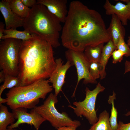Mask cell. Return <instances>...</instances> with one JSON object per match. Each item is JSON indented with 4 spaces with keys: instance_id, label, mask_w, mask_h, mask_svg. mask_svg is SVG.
Returning <instances> with one entry per match:
<instances>
[{
    "instance_id": "d6a6232c",
    "label": "cell",
    "mask_w": 130,
    "mask_h": 130,
    "mask_svg": "<svg viewBox=\"0 0 130 130\" xmlns=\"http://www.w3.org/2000/svg\"><path fill=\"white\" fill-rule=\"evenodd\" d=\"M127 42V44L129 46H130V36L128 37Z\"/></svg>"
},
{
    "instance_id": "e0dca14e",
    "label": "cell",
    "mask_w": 130,
    "mask_h": 130,
    "mask_svg": "<svg viewBox=\"0 0 130 130\" xmlns=\"http://www.w3.org/2000/svg\"><path fill=\"white\" fill-rule=\"evenodd\" d=\"M15 119L13 113L9 111L6 106L0 104V130H6L9 125L14 123Z\"/></svg>"
},
{
    "instance_id": "ba28073f",
    "label": "cell",
    "mask_w": 130,
    "mask_h": 130,
    "mask_svg": "<svg viewBox=\"0 0 130 130\" xmlns=\"http://www.w3.org/2000/svg\"><path fill=\"white\" fill-rule=\"evenodd\" d=\"M65 56L67 61L76 68L77 74V81L72 96H75V92L79 82L84 79L83 83L95 84L96 80L94 79L89 72L90 62L85 56L84 52L68 49L65 52Z\"/></svg>"
},
{
    "instance_id": "52a82bcc",
    "label": "cell",
    "mask_w": 130,
    "mask_h": 130,
    "mask_svg": "<svg viewBox=\"0 0 130 130\" xmlns=\"http://www.w3.org/2000/svg\"><path fill=\"white\" fill-rule=\"evenodd\" d=\"M105 88L99 82L96 87L91 90L87 87L85 89L86 96L82 101L74 102L73 104L75 107L69 105L68 107L73 110L76 115L78 117L83 116L88 120L92 125L95 124L98 121L95 105L98 95L103 91Z\"/></svg>"
},
{
    "instance_id": "2e32d148",
    "label": "cell",
    "mask_w": 130,
    "mask_h": 130,
    "mask_svg": "<svg viewBox=\"0 0 130 130\" xmlns=\"http://www.w3.org/2000/svg\"><path fill=\"white\" fill-rule=\"evenodd\" d=\"M4 34L2 40L13 39L22 41H26L34 38L37 35L26 30L20 31L16 29H12L8 30L5 29L4 31Z\"/></svg>"
},
{
    "instance_id": "3957f363",
    "label": "cell",
    "mask_w": 130,
    "mask_h": 130,
    "mask_svg": "<svg viewBox=\"0 0 130 130\" xmlns=\"http://www.w3.org/2000/svg\"><path fill=\"white\" fill-rule=\"evenodd\" d=\"M61 23L45 6L37 4L31 8L23 27L25 30L36 35L57 48L60 45V32L62 29Z\"/></svg>"
},
{
    "instance_id": "30bf717a",
    "label": "cell",
    "mask_w": 130,
    "mask_h": 130,
    "mask_svg": "<svg viewBox=\"0 0 130 130\" xmlns=\"http://www.w3.org/2000/svg\"><path fill=\"white\" fill-rule=\"evenodd\" d=\"M55 67L48 79L54 90V94L57 96L62 91V87L65 83L66 73L72 65L67 61L65 64L60 58L55 59Z\"/></svg>"
},
{
    "instance_id": "d6986e66",
    "label": "cell",
    "mask_w": 130,
    "mask_h": 130,
    "mask_svg": "<svg viewBox=\"0 0 130 130\" xmlns=\"http://www.w3.org/2000/svg\"><path fill=\"white\" fill-rule=\"evenodd\" d=\"M12 11L20 17L23 19L29 15L31 8L26 6L21 0H9Z\"/></svg>"
},
{
    "instance_id": "ac0fdd59",
    "label": "cell",
    "mask_w": 130,
    "mask_h": 130,
    "mask_svg": "<svg viewBox=\"0 0 130 130\" xmlns=\"http://www.w3.org/2000/svg\"><path fill=\"white\" fill-rule=\"evenodd\" d=\"M104 45L102 43L94 46H88L85 48L84 52L89 62H99Z\"/></svg>"
},
{
    "instance_id": "9c48e42d",
    "label": "cell",
    "mask_w": 130,
    "mask_h": 130,
    "mask_svg": "<svg viewBox=\"0 0 130 130\" xmlns=\"http://www.w3.org/2000/svg\"><path fill=\"white\" fill-rule=\"evenodd\" d=\"M12 112L17 120L8 126V128L14 129L18 127L20 124H26L34 126L36 130H39L41 124L46 121L34 108L32 109L29 113L27 112V109L23 108L13 110Z\"/></svg>"
},
{
    "instance_id": "9a60e30c",
    "label": "cell",
    "mask_w": 130,
    "mask_h": 130,
    "mask_svg": "<svg viewBox=\"0 0 130 130\" xmlns=\"http://www.w3.org/2000/svg\"><path fill=\"white\" fill-rule=\"evenodd\" d=\"M116 49H117L116 47L110 40L103 47L99 62L100 65V78L101 80L104 79L106 77V65L113 52Z\"/></svg>"
},
{
    "instance_id": "6da1fadb",
    "label": "cell",
    "mask_w": 130,
    "mask_h": 130,
    "mask_svg": "<svg viewBox=\"0 0 130 130\" xmlns=\"http://www.w3.org/2000/svg\"><path fill=\"white\" fill-rule=\"evenodd\" d=\"M64 23L61 42L68 49L84 52L88 46L107 43L110 40L101 14L79 1L70 2Z\"/></svg>"
},
{
    "instance_id": "603a6c76",
    "label": "cell",
    "mask_w": 130,
    "mask_h": 130,
    "mask_svg": "<svg viewBox=\"0 0 130 130\" xmlns=\"http://www.w3.org/2000/svg\"><path fill=\"white\" fill-rule=\"evenodd\" d=\"M100 65L99 62L92 61L90 62L89 72L93 78L95 80L100 77Z\"/></svg>"
},
{
    "instance_id": "f1b7e54d",
    "label": "cell",
    "mask_w": 130,
    "mask_h": 130,
    "mask_svg": "<svg viewBox=\"0 0 130 130\" xmlns=\"http://www.w3.org/2000/svg\"><path fill=\"white\" fill-rule=\"evenodd\" d=\"M125 70L124 74L130 72V61L126 60L124 63Z\"/></svg>"
},
{
    "instance_id": "ffe728a7",
    "label": "cell",
    "mask_w": 130,
    "mask_h": 130,
    "mask_svg": "<svg viewBox=\"0 0 130 130\" xmlns=\"http://www.w3.org/2000/svg\"><path fill=\"white\" fill-rule=\"evenodd\" d=\"M109 119L108 112L104 110L99 114L98 121L92 125L90 129L91 130H113Z\"/></svg>"
},
{
    "instance_id": "5b68a950",
    "label": "cell",
    "mask_w": 130,
    "mask_h": 130,
    "mask_svg": "<svg viewBox=\"0 0 130 130\" xmlns=\"http://www.w3.org/2000/svg\"><path fill=\"white\" fill-rule=\"evenodd\" d=\"M58 102L57 96L51 93L43 104L34 108L42 117L56 129L63 126H72L76 129L81 125L80 122L72 120L65 112H59L55 105Z\"/></svg>"
},
{
    "instance_id": "4dcf8cb0",
    "label": "cell",
    "mask_w": 130,
    "mask_h": 130,
    "mask_svg": "<svg viewBox=\"0 0 130 130\" xmlns=\"http://www.w3.org/2000/svg\"><path fill=\"white\" fill-rule=\"evenodd\" d=\"M5 77V74L2 71L0 72V83L4 81Z\"/></svg>"
},
{
    "instance_id": "836d02e7",
    "label": "cell",
    "mask_w": 130,
    "mask_h": 130,
    "mask_svg": "<svg viewBox=\"0 0 130 130\" xmlns=\"http://www.w3.org/2000/svg\"><path fill=\"white\" fill-rule=\"evenodd\" d=\"M125 115L126 116H130V111L128 112L127 113L125 114Z\"/></svg>"
},
{
    "instance_id": "e575fe53",
    "label": "cell",
    "mask_w": 130,
    "mask_h": 130,
    "mask_svg": "<svg viewBox=\"0 0 130 130\" xmlns=\"http://www.w3.org/2000/svg\"><path fill=\"white\" fill-rule=\"evenodd\" d=\"M6 130H18L17 129H10L8 128Z\"/></svg>"
},
{
    "instance_id": "8fae6325",
    "label": "cell",
    "mask_w": 130,
    "mask_h": 130,
    "mask_svg": "<svg viewBox=\"0 0 130 130\" xmlns=\"http://www.w3.org/2000/svg\"><path fill=\"white\" fill-rule=\"evenodd\" d=\"M103 7L106 15H116L121 21L122 25H127L129 20H130V0L124 4L119 1L115 5L112 4L108 0H106Z\"/></svg>"
},
{
    "instance_id": "83f0119b",
    "label": "cell",
    "mask_w": 130,
    "mask_h": 130,
    "mask_svg": "<svg viewBox=\"0 0 130 130\" xmlns=\"http://www.w3.org/2000/svg\"><path fill=\"white\" fill-rule=\"evenodd\" d=\"M5 24L2 22H0V41L1 40L2 38L4 35V30Z\"/></svg>"
},
{
    "instance_id": "cb8c5ba5",
    "label": "cell",
    "mask_w": 130,
    "mask_h": 130,
    "mask_svg": "<svg viewBox=\"0 0 130 130\" xmlns=\"http://www.w3.org/2000/svg\"><path fill=\"white\" fill-rule=\"evenodd\" d=\"M117 49L122 52L126 57H130V48L124 40V38L121 37L117 46Z\"/></svg>"
},
{
    "instance_id": "5bb4252c",
    "label": "cell",
    "mask_w": 130,
    "mask_h": 130,
    "mask_svg": "<svg viewBox=\"0 0 130 130\" xmlns=\"http://www.w3.org/2000/svg\"><path fill=\"white\" fill-rule=\"evenodd\" d=\"M111 16L110 25L107 30L110 40L117 47L120 38L122 37L124 38L125 30L118 17L115 14Z\"/></svg>"
},
{
    "instance_id": "4316f807",
    "label": "cell",
    "mask_w": 130,
    "mask_h": 130,
    "mask_svg": "<svg viewBox=\"0 0 130 130\" xmlns=\"http://www.w3.org/2000/svg\"><path fill=\"white\" fill-rule=\"evenodd\" d=\"M23 3L26 6L32 7L37 4V1L35 0H21Z\"/></svg>"
},
{
    "instance_id": "7c38bea8",
    "label": "cell",
    "mask_w": 130,
    "mask_h": 130,
    "mask_svg": "<svg viewBox=\"0 0 130 130\" xmlns=\"http://www.w3.org/2000/svg\"><path fill=\"white\" fill-rule=\"evenodd\" d=\"M0 11L4 19L5 29H16L24 26L25 19L22 18L14 13L11 10L9 0L0 1Z\"/></svg>"
},
{
    "instance_id": "1f68e13d",
    "label": "cell",
    "mask_w": 130,
    "mask_h": 130,
    "mask_svg": "<svg viewBox=\"0 0 130 130\" xmlns=\"http://www.w3.org/2000/svg\"><path fill=\"white\" fill-rule=\"evenodd\" d=\"M6 98H2L1 96H0V104H2L3 103H6Z\"/></svg>"
},
{
    "instance_id": "7a4b0ae2",
    "label": "cell",
    "mask_w": 130,
    "mask_h": 130,
    "mask_svg": "<svg viewBox=\"0 0 130 130\" xmlns=\"http://www.w3.org/2000/svg\"><path fill=\"white\" fill-rule=\"evenodd\" d=\"M52 47L37 35L34 38L21 41L17 76L20 86L49 78L56 66Z\"/></svg>"
},
{
    "instance_id": "4fadbf2b",
    "label": "cell",
    "mask_w": 130,
    "mask_h": 130,
    "mask_svg": "<svg viewBox=\"0 0 130 130\" xmlns=\"http://www.w3.org/2000/svg\"><path fill=\"white\" fill-rule=\"evenodd\" d=\"M67 0H38L37 4L44 5L48 11L54 15L61 23H64L67 16Z\"/></svg>"
},
{
    "instance_id": "d4e9b609",
    "label": "cell",
    "mask_w": 130,
    "mask_h": 130,
    "mask_svg": "<svg viewBox=\"0 0 130 130\" xmlns=\"http://www.w3.org/2000/svg\"><path fill=\"white\" fill-rule=\"evenodd\" d=\"M111 55L112 63L115 64L121 62L123 59L124 56V54L121 51L117 49L113 51Z\"/></svg>"
},
{
    "instance_id": "f546056e",
    "label": "cell",
    "mask_w": 130,
    "mask_h": 130,
    "mask_svg": "<svg viewBox=\"0 0 130 130\" xmlns=\"http://www.w3.org/2000/svg\"><path fill=\"white\" fill-rule=\"evenodd\" d=\"M56 130H76V128L72 126H63L57 129ZM88 130H91L90 128Z\"/></svg>"
},
{
    "instance_id": "7402d4cb",
    "label": "cell",
    "mask_w": 130,
    "mask_h": 130,
    "mask_svg": "<svg viewBox=\"0 0 130 130\" xmlns=\"http://www.w3.org/2000/svg\"><path fill=\"white\" fill-rule=\"evenodd\" d=\"M20 81L17 77L5 74L4 83L0 87V96L4 91L6 89H11L21 86Z\"/></svg>"
},
{
    "instance_id": "8992f818",
    "label": "cell",
    "mask_w": 130,
    "mask_h": 130,
    "mask_svg": "<svg viewBox=\"0 0 130 130\" xmlns=\"http://www.w3.org/2000/svg\"><path fill=\"white\" fill-rule=\"evenodd\" d=\"M0 41V68L6 74L17 76L21 40L7 39Z\"/></svg>"
},
{
    "instance_id": "277c9868",
    "label": "cell",
    "mask_w": 130,
    "mask_h": 130,
    "mask_svg": "<svg viewBox=\"0 0 130 130\" xmlns=\"http://www.w3.org/2000/svg\"><path fill=\"white\" fill-rule=\"evenodd\" d=\"M49 80L41 79L26 86L15 87L6 94V104L12 110L18 108L32 109L53 90Z\"/></svg>"
},
{
    "instance_id": "484cf974",
    "label": "cell",
    "mask_w": 130,
    "mask_h": 130,
    "mask_svg": "<svg viewBox=\"0 0 130 130\" xmlns=\"http://www.w3.org/2000/svg\"><path fill=\"white\" fill-rule=\"evenodd\" d=\"M117 130H130V123L124 124L122 122L119 121Z\"/></svg>"
},
{
    "instance_id": "44dd1931",
    "label": "cell",
    "mask_w": 130,
    "mask_h": 130,
    "mask_svg": "<svg viewBox=\"0 0 130 130\" xmlns=\"http://www.w3.org/2000/svg\"><path fill=\"white\" fill-rule=\"evenodd\" d=\"M116 94L114 91L112 95L109 96L108 102L109 104H112L110 116L109 117V121L113 130H117L118 126L117 122V112L115 106L114 101L116 99Z\"/></svg>"
}]
</instances>
